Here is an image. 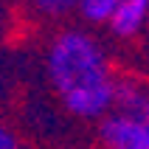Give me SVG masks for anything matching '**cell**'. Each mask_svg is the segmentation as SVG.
<instances>
[{"label":"cell","instance_id":"277c9868","mask_svg":"<svg viewBox=\"0 0 149 149\" xmlns=\"http://www.w3.org/2000/svg\"><path fill=\"white\" fill-rule=\"evenodd\" d=\"M113 110L132 113V116L149 118V96L138 79H116V96H113Z\"/></svg>","mask_w":149,"mask_h":149},{"label":"cell","instance_id":"8992f818","mask_svg":"<svg viewBox=\"0 0 149 149\" xmlns=\"http://www.w3.org/2000/svg\"><path fill=\"white\" fill-rule=\"evenodd\" d=\"M79 0H34V8L45 17H65L70 11H76Z\"/></svg>","mask_w":149,"mask_h":149},{"label":"cell","instance_id":"6da1fadb","mask_svg":"<svg viewBox=\"0 0 149 149\" xmlns=\"http://www.w3.org/2000/svg\"><path fill=\"white\" fill-rule=\"evenodd\" d=\"M48 82L73 118L99 121L113 110L116 70L101 40L82 28L56 34L45 54Z\"/></svg>","mask_w":149,"mask_h":149},{"label":"cell","instance_id":"52a82bcc","mask_svg":"<svg viewBox=\"0 0 149 149\" xmlns=\"http://www.w3.org/2000/svg\"><path fill=\"white\" fill-rule=\"evenodd\" d=\"M0 149H23V143H20L17 132H14L8 124H3V121H0Z\"/></svg>","mask_w":149,"mask_h":149},{"label":"cell","instance_id":"7a4b0ae2","mask_svg":"<svg viewBox=\"0 0 149 149\" xmlns=\"http://www.w3.org/2000/svg\"><path fill=\"white\" fill-rule=\"evenodd\" d=\"M101 149H149V118L110 110L99 118Z\"/></svg>","mask_w":149,"mask_h":149},{"label":"cell","instance_id":"5b68a950","mask_svg":"<svg viewBox=\"0 0 149 149\" xmlns=\"http://www.w3.org/2000/svg\"><path fill=\"white\" fill-rule=\"evenodd\" d=\"M118 0H79L76 3V11L84 23L90 25H107L113 11H116Z\"/></svg>","mask_w":149,"mask_h":149},{"label":"cell","instance_id":"3957f363","mask_svg":"<svg viewBox=\"0 0 149 149\" xmlns=\"http://www.w3.org/2000/svg\"><path fill=\"white\" fill-rule=\"evenodd\" d=\"M146 17H149V0H118L107 28L116 40H135V37H141Z\"/></svg>","mask_w":149,"mask_h":149}]
</instances>
